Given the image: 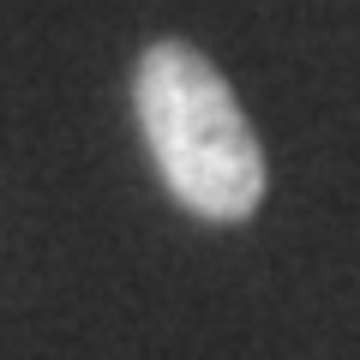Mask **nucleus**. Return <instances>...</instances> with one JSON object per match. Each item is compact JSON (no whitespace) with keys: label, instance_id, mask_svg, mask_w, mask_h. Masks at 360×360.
Here are the masks:
<instances>
[{"label":"nucleus","instance_id":"nucleus-1","mask_svg":"<svg viewBox=\"0 0 360 360\" xmlns=\"http://www.w3.org/2000/svg\"><path fill=\"white\" fill-rule=\"evenodd\" d=\"M139 132L162 186L205 222H246L264 205V150L234 84L205 49L162 37L132 66Z\"/></svg>","mask_w":360,"mask_h":360}]
</instances>
